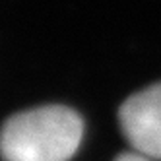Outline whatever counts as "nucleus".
Returning a JSON list of instances; mask_svg holds the SVG:
<instances>
[{"mask_svg":"<svg viewBox=\"0 0 161 161\" xmlns=\"http://www.w3.org/2000/svg\"><path fill=\"white\" fill-rule=\"evenodd\" d=\"M84 134L80 114L62 105L29 109L10 117L0 130L4 161H68Z\"/></svg>","mask_w":161,"mask_h":161,"instance_id":"f257e3e1","label":"nucleus"},{"mask_svg":"<svg viewBox=\"0 0 161 161\" xmlns=\"http://www.w3.org/2000/svg\"><path fill=\"white\" fill-rule=\"evenodd\" d=\"M128 144L149 159H161V82L130 95L119 111Z\"/></svg>","mask_w":161,"mask_h":161,"instance_id":"f03ea898","label":"nucleus"},{"mask_svg":"<svg viewBox=\"0 0 161 161\" xmlns=\"http://www.w3.org/2000/svg\"><path fill=\"white\" fill-rule=\"evenodd\" d=\"M114 161H152V159L146 157V155H142V153H138V152H134V153H122V155H119Z\"/></svg>","mask_w":161,"mask_h":161,"instance_id":"7ed1b4c3","label":"nucleus"}]
</instances>
